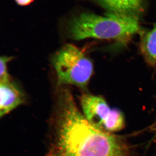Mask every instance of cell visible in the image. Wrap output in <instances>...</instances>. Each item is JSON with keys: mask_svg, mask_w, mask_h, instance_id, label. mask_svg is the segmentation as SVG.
Returning a JSON list of instances; mask_svg holds the SVG:
<instances>
[{"mask_svg": "<svg viewBox=\"0 0 156 156\" xmlns=\"http://www.w3.org/2000/svg\"><path fill=\"white\" fill-rule=\"evenodd\" d=\"M140 48L147 63L156 66V23L153 28L141 35Z\"/></svg>", "mask_w": 156, "mask_h": 156, "instance_id": "52a82bcc", "label": "cell"}, {"mask_svg": "<svg viewBox=\"0 0 156 156\" xmlns=\"http://www.w3.org/2000/svg\"><path fill=\"white\" fill-rule=\"evenodd\" d=\"M80 102L83 114L88 122L102 131L112 109L106 101L101 96L84 93L80 97Z\"/></svg>", "mask_w": 156, "mask_h": 156, "instance_id": "277c9868", "label": "cell"}, {"mask_svg": "<svg viewBox=\"0 0 156 156\" xmlns=\"http://www.w3.org/2000/svg\"><path fill=\"white\" fill-rule=\"evenodd\" d=\"M47 156H84L78 155L73 154H69L67 153L62 152L59 151L51 149Z\"/></svg>", "mask_w": 156, "mask_h": 156, "instance_id": "30bf717a", "label": "cell"}, {"mask_svg": "<svg viewBox=\"0 0 156 156\" xmlns=\"http://www.w3.org/2000/svg\"><path fill=\"white\" fill-rule=\"evenodd\" d=\"M52 149L84 156H126L120 140L96 128L78 108L67 89L58 93Z\"/></svg>", "mask_w": 156, "mask_h": 156, "instance_id": "6da1fadb", "label": "cell"}, {"mask_svg": "<svg viewBox=\"0 0 156 156\" xmlns=\"http://www.w3.org/2000/svg\"><path fill=\"white\" fill-rule=\"evenodd\" d=\"M108 13L136 17L143 11L144 0H95Z\"/></svg>", "mask_w": 156, "mask_h": 156, "instance_id": "8992f818", "label": "cell"}, {"mask_svg": "<svg viewBox=\"0 0 156 156\" xmlns=\"http://www.w3.org/2000/svg\"><path fill=\"white\" fill-rule=\"evenodd\" d=\"M52 62L58 86L74 85L87 90L93 73V65L83 50L67 44L55 53Z\"/></svg>", "mask_w": 156, "mask_h": 156, "instance_id": "3957f363", "label": "cell"}, {"mask_svg": "<svg viewBox=\"0 0 156 156\" xmlns=\"http://www.w3.org/2000/svg\"><path fill=\"white\" fill-rule=\"evenodd\" d=\"M34 0H15V2L20 6H26L30 5Z\"/></svg>", "mask_w": 156, "mask_h": 156, "instance_id": "8fae6325", "label": "cell"}, {"mask_svg": "<svg viewBox=\"0 0 156 156\" xmlns=\"http://www.w3.org/2000/svg\"><path fill=\"white\" fill-rule=\"evenodd\" d=\"M0 117L5 116L25 102L22 90L11 80L0 83Z\"/></svg>", "mask_w": 156, "mask_h": 156, "instance_id": "5b68a950", "label": "cell"}, {"mask_svg": "<svg viewBox=\"0 0 156 156\" xmlns=\"http://www.w3.org/2000/svg\"><path fill=\"white\" fill-rule=\"evenodd\" d=\"M140 31L138 18L108 13L105 16L83 13L69 21L67 32L71 39L115 40L125 42Z\"/></svg>", "mask_w": 156, "mask_h": 156, "instance_id": "7a4b0ae2", "label": "cell"}, {"mask_svg": "<svg viewBox=\"0 0 156 156\" xmlns=\"http://www.w3.org/2000/svg\"><path fill=\"white\" fill-rule=\"evenodd\" d=\"M11 56H2L0 58V83L11 81L8 70V63L13 59Z\"/></svg>", "mask_w": 156, "mask_h": 156, "instance_id": "9c48e42d", "label": "cell"}, {"mask_svg": "<svg viewBox=\"0 0 156 156\" xmlns=\"http://www.w3.org/2000/svg\"><path fill=\"white\" fill-rule=\"evenodd\" d=\"M124 115L119 110L112 108L110 115L104 124L102 130L105 132H115L122 130L125 126Z\"/></svg>", "mask_w": 156, "mask_h": 156, "instance_id": "ba28073f", "label": "cell"}]
</instances>
